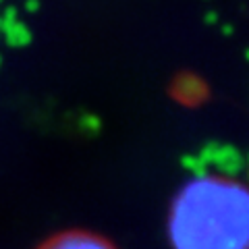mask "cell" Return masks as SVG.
Masks as SVG:
<instances>
[{"label": "cell", "instance_id": "cell-1", "mask_svg": "<svg viewBox=\"0 0 249 249\" xmlns=\"http://www.w3.org/2000/svg\"><path fill=\"white\" fill-rule=\"evenodd\" d=\"M173 249H249V185L224 175H197L170 201Z\"/></svg>", "mask_w": 249, "mask_h": 249}, {"label": "cell", "instance_id": "cell-2", "mask_svg": "<svg viewBox=\"0 0 249 249\" xmlns=\"http://www.w3.org/2000/svg\"><path fill=\"white\" fill-rule=\"evenodd\" d=\"M36 249H119L108 237L96 231L85 229H69L54 232L44 239Z\"/></svg>", "mask_w": 249, "mask_h": 249}]
</instances>
